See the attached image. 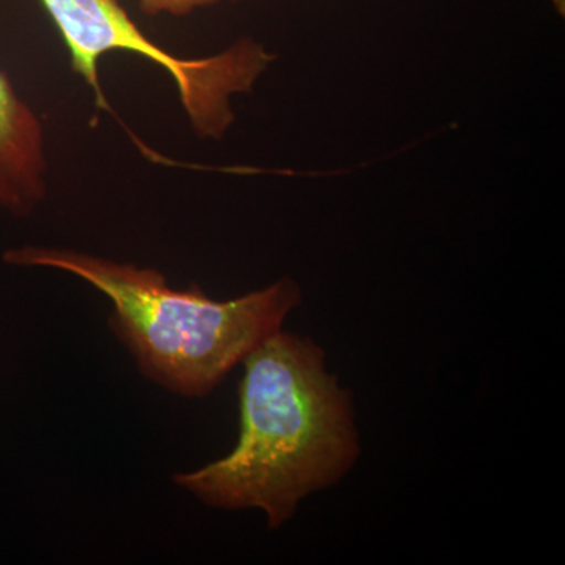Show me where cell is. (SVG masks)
Returning a JSON list of instances; mask_svg holds the SVG:
<instances>
[{"label": "cell", "instance_id": "277c9868", "mask_svg": "<svg viewBox=\"0 0 565 565\" xmlns=\"http://www.w3.org/2000/svg\"><path fill=\"white\" fill-rule=\"evenodd\" d=\"M44 129L0 70V211L28 217L46 199Z\"/></svg>", "mask_w": 565, "mask_h": 565}, {"label": "cell", "instance_id": "6da1fadb", "mask_svg": "<svg viewBox=\"0 0 565 565\" xmlns=\"http://www.w3.org/2000/svg\"><path fill=\"white\" fill-rule=\"evenodd\" d=\"M243 363L236 446L173 482L210 508L259 509L277 530L359 459L352 397L327 373L322 349L299 334L278 330Z\"/></svg>", "mask_w": 565, "mask_h": 565}, {"label": "cell", "instance_id": "5b68a950", "mask_svg": "<svg viewBox=\"0 0 565 565\" xmlns=\"http://www.w3.org/2000/svg\"><path fill=\"white\" fill-rule=\"evenodd\" d=\"M139 9L148 17L170 14V17H188L196 9L215 6L223 0H136ZM236 2V0H230Z\"/></svg>", "mask_w": 565, "mask_h": 565}, {"label": "cell", "instance_id": "3957f363", "mask_svg": "<svg viewBox=\"0 0 565 565\" xmlns=\"http://www.w3.org/2000/svg\"><path fill=\"white\" fill-rule=\"evenodd\" d=\"M61 32L71 65L90 85L99 107V58L122 51L140 55L172 76L193 132L222 139L234 121L233 96L252 90L274 61L262 44L241 40L217 55L181 58L148 39L118 0H40Z\"/></svg>", "mask_w": 565, "mask_h": 565}, {"label": "cell", "instance_id": "7a4b0ae2", "mask_svg": "<svg viewBox=\"0 0 565 565\" xmlns=\"http://www.w3.org/2000/svg\"><path fill=\"white\" fill-rule=\"evenodd\" d=\"M14 267H43L81 278L111 303V333L152 384L182 397L210 396L302 300L292 278L214 300L192 282L174 289L158 269L71 248L22 245L3 252Z\"/></svg>", "mask_w": 565, "mask_h": 565}]
</instances>
